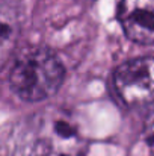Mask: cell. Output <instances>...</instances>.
<instances>
[{
    "label": "cell",
    "mask_w": 154,
    "mask_h": 156,
    "mask_svg": "<svg viewBox=\"0 0 154 156\" xmlns=\"http://www.w3.org/2000/svg\"><path fill=\"white\" fill-rule=\"evenodd\" d=\"M39 140L44 156H86L88 140L76 121L65 112L46 117Z\"/></svg>",
    "instance_id": "3957f363"
},
{
    "label": "cell",
    "mask_w": 154,
    "mask_h": 156,
    "mask_svg": "<svg viewBox=\"0 0 154 156\" xmlns=\"http://www.w3.org/2000/svg\"><path fill=\"white\" fill-rule=\"evenodd\" d=\"M118 18L125 37L150 46L154 38V0H121Z\"/></svg>",
    "instance_id": "277c9868"
},
{
    "label": "cell",
    "mask_w": 154,
    "mask_h": 156,
    "mask_svg": "<svg viewBox=\"0 0 154 156\" xmlns=\"http://www.w3.org/2000/svg\"><path fill=\"white\" fill-rule=\"evenodd\" d=\"M113 88L119 102L125 108H151L153 58L139 56L121 64L113 73Z\"/></svg>",
    "instance_id": "7a4b0ae2"
},
{
    "label": "cell",
    "mask_w": 154,
    "mask_h": 156,
    "mask_svg": "<svg viewBox=\"0 0 154 156\" xmlns=\"http://www.w3.org/2000/svg\"><path fill=\"white\" fill-rule=\"evenodd\" d=\"M65 80V67L49 47H29L12 58L8 83L14 94L26 102L53 97Z\"/></svg>",
    "instance_id": "6da1fadb"
},
{
    "label": "cell",
    "mask_w": 154,
    "mask_h": 156,
    "mask_svg": "<svg viewBox=\"0 0 154 156\" xmlns=\"http://www.w3.org/2000/svg\"><path fill=\"white\" fill-rule=\"evenodd\" d=\"M23 26V6L18 0H0V68L12 58Z\"/></svg>",
    "instance_id": "5b68a950"
}]
</instances>
